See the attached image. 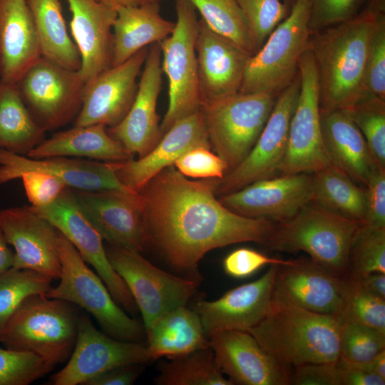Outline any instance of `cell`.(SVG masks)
Instances as JSON below:
<instances>
[{"label":"cell","mask_w":385,"mask_h":385,"mask_svg":"<svg viewBox=\"0 0 385 385\" xmlns=\"http://www.w3.org/2000/svg\"><path fill=\"white\" fill-rule=\"evenodd\" d=\"M360 224L311 201L289 220L275 225L267 246L281 252L303 251L316 263L346 276L350 244Z\"/></svg>","instance_id":"obj_5"},{"label":"cell","mask_w":385,"mask_h":385,"mask_svg":"<svg viewBox=\"0 0 385 385\" xmlns=\"http://www.w3.org/2000/svg\"><path fill=\"white\" fill-rule=\"evenodd\" d=\"M344 360L352 366L376 374L385 379V349L379 352L371 359L365 361L351 362Z\"/></svg>","instance_id":"obj_55"},{"label":"cell","mask_w":385,"mask_h":385,"mask_svg":"<svg viewBox=\"0 0 385 385\" xmlns=\"http://www.w3.org/2000/svg\"><path fill=\"white\" fill-rule=\"evenodd\" d=\"M161 59L160 43L150 44L129 111L118 125L107 128L113 139L138 158L149 153L163 135L156 111L162 83Z\"/></svg>","instance_id":"obj_21"},{"label":"cell","mask_w":385,"mask_h":385,"mask_svg":"<svg viewBox=\"0 0 385 385\" xmlns=\"http://www.w3.org/2000/svg\"><path fill=\"white\" fill-rule=\"evenodd\" d=\"M195 51L202 103L239 92L251 54L211 30L201 19Z\"/></svg>","instance_id":"obj_25"},{"label":"cell","mask_w":385,"mask_h":385,"mask_svg":"<svg viewBox=\"0 0 385 385\" xmlns=\"http://www.w3.org/2000/svg\"><path fill=\"white\" fill-rule=\"evenodd\" d=\"M322 140L330 163L365 188L374 167L361 131L343 110L320 111Z\"/></svg>","instance_id":"obj_29"},{"label":"cell","mask_w":385,"mask_h":385,"mask_svg":"<svg viewBox=\"0 0 385 385\" xmlns=\"http://www.w3.org/2000/svg\"><path fill=\"white\" fill-rule=\"evenodd\" d=\"M61 271L59 283L46 297L76 304L93 316L104 332L123 341L140 342L144 326L118 305L98 274L87 265L74 246L60 232L58 240Z\"/></svg>","instance_id":"obj_6"},{"label":"cell","mask_w":385,"mask_h":385,"mask_svg":"<svg viewBox=\"0 0 385 385\" xmlns=\"http://www.w3.org/2000/svg\"><path fill=\"white\" fill-rule=\"evenodd\" d=\"M151 361L146 344L123 341L99 331L89 317L78 315L77 338L66 365L51 377L54 385H83L111 369Z\"/></svg>","instance_id":"obj_15"},{"label":"cell","mask_w":385,"mask_h":385,"mask_svg":"<svg viewBox=\"0 0 385 385\" xmlns=\"http://www.w3.org/2000/svg\"><path fill=\"white\" fill-rule=\"evenodd\" d=\"M277 96L238 92L202 103L200 111L210 148L227 163V173L235 168L254 147Z\"/></svg>","instance_id":"obj_8"},{"label":"cell","mask_w":385,"mask_h":385,"mask_svg":"<svg viewBox=\"0 0 385 385\" xmlns=\"http://www.w3.org/2000/svg\"><path fill=\"white\" fill-rule=\"evenodd\" d=\"M307 0H297L289 15L247 61L239 92L277 96L299 73L311 35Z\"/></svg>","instance_id":"obj_7"},{"label":"cell","mask_w":385,"mask_h":385,"mask_svg":"<svg viewBox=\"0 0 385 385\" xmlns=\"http://www.w3.org/2000/svg\"><path fill=\"white\" fill-rule=\"evenodd\" d=\"M340 371L342 385H384L385 379L356 368L339 357L337 361Z\"/></svg>","instance_id":"obj_53"},{"label":"cell","mask_w":385,"mask_h":385,"mask_svg":"<svg viewBox=\"0 0 385 385\" xmlns=\"http://www.w3.org/2000/svg\"><path fill=\"white\" fill-rule=\"evenodd\" d=\"M366 93L385 101V14L372 34L365 70Z\"/></svg>","instance_id":"obj_45"},{"label":"cell","mask_w":385,"mask_h":385,"mask_svg":"<svg viewBox=\"0 0 385 385\" xmlns=\"http://www.w3.org/2000/svg\"><path fill=\"white\" fill-rule=\"evenodd\" d=\"M71 31L81 58L78 73L86 83L112 66L113 26L117 11L98 0H67Z\"/></svg>","instance_id":"obj_27"},{"label":"cell","mask_w":385,"mask_h":385,"mask_svg":"<svg viewBox=\"0 0 385 385\" xmlns=\"http://www.w3.org/2000/svg\"><path fill=\"white\" fill-rule=\"evenodd\" d=\"M30 171L54 175L75 190L135 191L119 181L112 162L65 156L35 159L0 149V185Z\"/></svg>","instance_id":"obj_24"},{"label":"cell","mask_w":385,"mask_h":385,"mask_svg":"<svg viewBox=\"0 0 385 385\" xmlns=\"http://www.w3.org/2000/svg\"><path fill=\"white\" fill-rule=\"evenodd\" d=\"M366 215L363 224L385 227V168L376 164L365 187Z\"/></svg>","instance_id":"obj_50"},{"label":"cell","mask_w":385,"mask_h":385,"mask_svg":"<svg viewBox=\"0 0 385 385\" xmlns=\"http://www.w3.org/2000/svg\"><path fill=\"white\" fill-rule=\"evenodd\" d=\"M177 170L185 177L193 178L222 179L227 173V165L210 148L197 147L192 148L173 164Z\"/></svg>","instance_id":"obj_46"},{"label":"cell","mask_w":385,"mask_h":385,"mask_svg":"<svg viewBox=\"0 0 385 385\" xmlns=\"http://www.w3.org/2000/svg\"><path fill=\"white\" fill-rule=\"evenodd\" d=\"M299 73L300 90L290 120L281 175L313 173L331 163L322 140L317 73L309 48L301 58Z\"/></svg>","instance_id":"obj_12"},{"label":"cell","mask_w":385,"mask_h":385,"mask_svg":"<svg viewBox=\"0 0 385 385\" xmlns=\"http://www.w3.org/2000/svg\"><path fill=\"white\" fill-rule=\"evenodd\" d=\"M162 361L158 385H233L219 370L210 346Z\"/></svg>","instance_id":"obj_36"},{"label":"cell","mask_w":385,"mask_h":385,"mask_svg":"<svg viewBox=\"0 0 385 385\" xmlns=\"http://www.w3.org/2000/svg\"><path fill=\"white\" fill-rule=\"evenodd\" d=\"M343 111L361 131L376 163L385 168V101L366 94Z\"/></svg>","instance_id":"obj_40"},{"label":"cell","mask_w":385,"mask_h":385,"mask_svg":"<svg viewBox=\"0 0 385 385\" xmlns=\"http://www.w3.org/2000/svg\"><path fill=\"white\" fill-rule=\"evenodd\" d=\"M117 11L121 8L138 6L150 2L149 0H98Z\"/></svg>","instance_id":"obj_57"},{"label":"cell","mask_w":385,"mask_h":385,"mask_svg":"<svg viewBox=\"0 0 385 385\" xmlns=\"http://www.w3.org/2000/svg\"><path fill=\"white\" fill-rule=\"evenodd\" d=\"M215 363L232 384L287 385V366L266 351L247 332L227 330L208 337Z\"/></svg>","instance_id":"obj_22"},{"label":"cell","mask_w":385,"mask_h":385,"mask_svg":"<svg viewBox=\"0 0 385 385\" xmlns=\"http://www.w3.org/2000/svg\"><path fill=\"white\" fill-rule=\"evenodd\" d=\"M384 349L385 333L355 322L344 320L339 334L340 357L351 362H362Z\"/></svg>","instance_id":"obj_42"},{"label":"cell","mask_w":385,"mask_h":385,"mask_svg":"<svg viewBox=\"0 0 385 385\" xmlns=\"http://www.w3.org/2000/svg\"><path fill=\"white\" fill-rule=\"evenodd\" d=\"M201 19L215 33L254 54L257 50L237 0H190Z\"/></svg>","instance_id":"obj_37"},{"label":"cell","mask_w":385,"mask_h":385,"mask_svg":"<svg viewBox=\"0 0 385 385\" xmlns=\"http://www.w3.org/2000/svg\"><path fill=\"white\" fill-rule=\"evenodd\" d=\"M292 260H284L269 257L247 247H240L228 254L223 260L225 273L235 278L247 277L266 265H285Z\"/></svg>","instance_id":"obj_49"},{"label":"cell","mask_w":385,"mask_h":385,"mask_svg":"<svg viewBox=\"0 0 385 385\" xmlns=\"http://www.w3.org/2000/svg\"><path fill=\"white\" fill-rule=\"evenodd\" d=\"M177 21L171 34L160 42L161 66L168 81V106L160 124L164 134L178 120L200 111L195 43L197 11L190 0H175Z\"/></svg>","instance_id":"obj_9"},{"label":"cell","mask_w":385,"mask_h":385,"mask_svg":"<svg viewBox=\"0 0 385 385\" xmlns=\"http://www.w3.org/2000/svg\"><path fill=\"white\" fill-rule=\"evenodd\" d=\"M220 180H192L173 165L138 191L148 247H154L181 276L198 283V264L207 252L244 242L267 245L276 225L225 207L215 197Z\"/></svg>","instance_id":"obj_1"},{"label":"cell","mask_w":385,"mask_h":385,"mask_svg":"<svg viewBox=\"0 0 385 385\" xmlns=\"http://www.w3.org/2000/svg\"><path fill=\"white\" fill-rule=\"evenodd\" d=\"M257 51L290 10L281 0H237Z\"/></svg>","instance_id":"obj_43"},{"label":"cell","mask_w":385,"mask_h":385,"mask_svg":"<svg viewBox=\"0 0 385 385\" xmlns=\"http://www.w3.org/2000/svg\"><path fill=\"white\" fill-rule=\"evenodd\" d=\"M368 8L378 12L384 13L385 0H371Z\"/></svg>","instance_id":"obj_58"},{"label":"cell","mask_w":385,"mask_h":385,"mask_svg":"<svg viewBox=\"0 0 385 385\" xmlns=\"http://www.w3.org/2000/svg\"><path fill=\"white\" fill-rule=\"evenodd\" d=\"M312 175V202L346 219L364 223L365 188L358 185L332 163Z\"/></svg>","instance_id":"obj_35"},{"label":"cell","mask_w":385,"mask_h":385,"mask_svg":"<svg viewBox=\"0 0 385 385\" xmlns=\"http://www.w3.org/2000/svg\"><path fill=\"white\" fill-rule=\"evenodd\" d=\"M277 267L270 265L257 280L233 288L216 300L196 302L193 310L206 336L227 330L247 332L259 324L273 302Z\"/></svg>","instance_id":"obj_23"},{"label":"cell","mask_w":385,"mask_h":385,"mask_svg":"<svg viewBox=\"0 0 385 385\" xmlns=\"http://www.w3.org/2000/svg\"><path fill=\"white\" fill-rule=\"evenodd\" d=\"M53 369L32 352L0 347V385H28Z\"/></svg>","instance_id":"obj_44"},{"label":"cell","mask_w":385,"mask_h":385,"mask_svg":"<svg viewBox=\"0 0 385 385\" xmlns=\"http://www.w3.org/2000/svg\"><path fill=\"white\" fill-rule=\"evenodd\" d=\"M299 90V73L292 83L278 95L271 114L251 151L220 180L216 194L222 195L235 192L254 182L274 177L279 173Z\"/></svg>","instance_id":"obj_14"},{"label":"cell","mask_w":385,"mask_h":385,"mask_svg":"<svg viewBox=\"0 0 385 385\" xmlns=\"http://www.w3.org/2000/svg\"><path fill=\"white\" fill-rule=\"evenodd\" d=\"M347 275L337 274L311 259L292 260L289 265H278L273 297L313 312L341 315Z\"/></svg>","instance_id":"obj_20"},{"label":"cell","mask_w":385,"mask_h":385,"mask_svg":"<svg viewBox=\"0 0 385 385\" xmlns=\"http://www.w3.org/2000/svg\"><path fill=\"white\" fill-rule=\"evenodd\" d=\"M349 265L355 277L385 274V227L360 224L350 244Z\"/></svg>","instance_id":"obj_39"},{"label":"cell","mask_w":385,"mask_h":385,"mask_svg":"<svg viewBox=\"0 0 385 385\" xmlns=\"http://www.w3.org/2000/svg\"><path fill=\"white\" fill-rule=\"evenodd\" d=\"M81 209L111 246L141 252L148 240L143 219V204L137 191L73 189Z\"/></svg>","instance_id":"obj_16"},{"label":"cell","mask_w":385,"mask_h":385,"mask_svg":"<svg viewBox=\"0 0 385 385\" xmlns=\"http://www.w3.org/2000/svg\"><path fill=\"white\" fill-rule=\"evenodd\" d=\"M343 322L341 315L313 312L273 297L268 313L247 332L287 366L335 363Z\"/></svg>","instance_id":"obj_3"},{"label":"cell","mask_w":385,"mask_h":385,"mask_svg":"<svg viewBox=\"0 0 385 385\" xmlns=\"http://www.w3.org/2000/svg\"><path fill=\"white\" fill-rule=\"evenodd\" d=\"M14 257V252L6 241L0 227V274L12 267Z\"/></svg>","instance_id":"obj_56"},{"label":"cell","mask_w":385,"mask_h":385,"mask_svg":"<svg viewBox=\"0 0 385 385\" xmlns=\"http://www.w3.org/2000/svg\"><path fill=\"white\" fill-rule=\"evenodd\" d=\"M78 318L66 301L31 295L11 315L0 335V343L7 349L32 352L54 367L71 355Z\"/></svg>","instance_id":"obj_4"},{"label":"cell","mask_w":385,"mask_h":385,"mask_svg":"<svg viewBox=\"0 0 385 385\" xmlns=\"http://www.w3.org/2000/svg\"><path fill=\"white\" fill-rule=\"evenodd\" d=\"M106 251L141 312L145 333L163 314L186 305L197 291L198 282L159 269L139 252L111 245Z\"/></svg>","instance_id":"obj_10"},{"label":"cell","mask_w":385,"mask_h":385,"mask_svg":"<svg viewBox=\"0 0 385 385\" xmlns=\"http://www.w3.org/2000/svg\"><path fill=\"white\" fill-rule=\"evenodd\" d=\"M37 31L42 56L73 71L81 66L80 52L71 38L60 0H25Z\"/></svg>","instance_id":"obj_34"},{"label":"cell","mask_w":385,"mask_h":385,"mask_svg":"<svg viewBox=\"0 0 385 385\" xmlns=\"http://www.w3.org/2000/svg\"><path fill=\"white\" fill-rule=\"evenodd\" d=\"M382 14L366 8L344 21L311 33L308 48L315 62L321 111L348 109L366 94V58Z\"/></svg>","instance_id":"obj_2"},{"label":"cell","mask_w":385,"mask_h":385,"mask_svg":"<svg viewBox=\"0 0 385 385\" xmlns=\"http://www.w3.org/2000/svg\"><path fill=\"white\" fill-rule=\"evenodd\" d=\"M26 156L35 159L55 156L86 158L108 162L133 158L131 153L108 134L107 127L100 123L73 125L58 131L45 138Z\"/></svg>","instance_id":"obj_30"},{"label":"cell","mask_w":385,"mask_h":385,"mask_svg":"<svg viewBox=\"0 0 385 385\" xmlns=\"http://www.w3.org/2000/svg\"><path fill=\"white\" fill-rule=\"evenodd\" d=\"M0 227L14 249L12 267L59 279L60 232L50 221L33 211L29 205L12 207L0 210Z\"/></svg>","instance_id":"obj_17"},{"label":"cell","mask_w":385,"mask_h":385,"mask_svg":"<svg viewBox=\"0 0 385 385\" xmlns=\"http://www.w3.org/2000/svg\"><path fill=\"white\" fill-rule=\"evenodd\" d=\"M197 147L211 149L201 111L178 120L143 158L112 163L119 181L138 192L159 172L173 165L186 151Z\"/></svg>","instance_id":"obj_26"},{"label":"cell","mask_w":385,"mask_h":385,"mask_svg":"<svg viewBox=\"0 0 385 385\" xmlns=\"http://www.w3.org/2000/svg\"><path fill=\"white\" fill-rule=\"evenodd\" d=\"M145 334L151 361L175 358L210 346L200 318L185 305L163 314Z\"/></svg>","instance_id":"obj_32"},{"label":"cell","mask_w":385,"mask_h":385,"mask_svg":"<svg viewBox=\"0 0 385 385\" xmlns=\"http://www.w3.org/2000/svg\"><path fill=\"white\" fill-rule=\"evenodd\" d=\"M341 315L344 320L355 322L385 333V299L364 289L351 274L347 275Z\"/></svg>","instance_id":"obj_41"},{"label":"cell","mask_w":385,"mask_h":385,"mask_svg":"<svg viewBox=\"0 0 385 385\" xmlns=\"http://www.w3.org/2000/svg\"><path fill=\"white\" fill-rule=\"evenodd\" d=\"M143 364H133L117 366L87 381L83 385H130L143 371Z\"/></svg>","instance_id":"obj_52"},{"label":"cell","mask_w":385,"mask_h":385,"mask_svg":"<svg viewBox=\"0 0 385 385\" xmlns=\"http://www.w3.org/2000/svg\"><path fill=\"white\" fill-rule=\"evenodd\" d=\"M53 280L37 272L14 267L0 274V335L19 306L31 295H46Z\"/></svg>","instance_id":"obj_38"},{"label":"cell","mask_w":385,"mask_h":385,"mask_svg":"<svg viewBox=\"0 0 385 385\" xmlns=\"http://www.w3.org/2000/svg\"><path fill=\"white\" fill-rule=\"evenodd\" d=\"M160 0H149L150 2L159 3Z\"/></svg>","instance_id":"obj_60"},{"label":"cell","mask_w":385,"mask_h":385,"mask_svg":"<svg viewBox=\"0 0 385 385\" xmlns=\"http://www.w3.org/2000/svg\"><path fill=\"white\" fill-rule=\"evenodd\" d=\"M46 133L31 115L17 83L0 81V149L26 156Z\"/></svg>","instance_id":"obj_33"},{"label":"cell","mask_w":385,"mask_h":385,"mask_svg":"<svg viewBox=\"0 0 385 385\" xmlns=\"http://www.w3.org/2000/svg\"><path fill=\"white\" fill-rule=\"evenodd\" d=\"M20 178L30 205L36 207L51 205L68 188L61 178L46 172L30 171Z\"/></svg>","instance_id":"obj_48"},{"label":"cell","mask_w":385,"mask_h":385,"mask_svg":"<svg viewBox=\"0 0 385 385\" xmlns=\"http://www.w3.org/2000/svg\"><path fill=\"white\" fill-rule=\"evenodd\" d=\"M354 277L364 289L385 299V274L374 272L361 277Z\"/></svg>","instance_id":"obj_54"},{"label":"cell","mask_w":385,"mask_h":385,"mask_svg":"<svg viewBox=\"0 0 385 385\" xmlns=\"http://www.w3.org/2000/svg\"><path fill=\"white\" fill-rule=\"evenodd\" d=\"M218 200L237 215L283 222L312 201V175L301 173L260 180Z\"/></svg>","instance_id":"obj_18"},{"label":"cell","mask_w":385,"mask_h":385,"mask_svg":"<svg viewBox=\"0 0 385 385\" xmlns=\"http://www.w3.org/2000/svg\"><path fill=\"white\" fill-rule=\"evenodd\" d=\"M291 384L295 385H342L340 371L335 363H310L294 366Z\"/></svg>","instance_id":"obj_51"},{"label":"cell","mask_w":385,"mask_h":385,"mask_svg":"<svg viewBox=\"0 0 385 385\" xmlns=\"http://www.w3.org/2000/svg\"><path fill=\"white\" fill-rule=\"evenodd\" d=\"M311 32L344 21L354 15L361 0H307Z\"/></svg>","instance_id":"obj_47"},{"label":"cell","mask_w":385,"mask_h":385,"mask_svg":"<svg viewBox=\"0 0 385 385\" xmlns=\"http://www.w3.org/2000/svg\"><path fill=\"white\" fill-rule=\"evenodd\" d=\"M175 23L165 19L159 3L121 8L113 26L112 66L120 64L140 50L169 36Z\"/></svg>","instance_id":"obj_31"},{"label":"cell","mask_w":385,"mask_h":385,"mask_svg":"<svg viewBox=\"0 0 385 385\" xmlns=\"http://www.w3.org/2000/svg\"><path fill=\"white\" fill-rule=\"evenodd\" d=\"M148 51L145 47L125 62L111 66L85 83L83 104L73 125H118L136 95L139 75Z\"/></svg>","instance_id":"obj_19"},{"label":"cell","mask_w":385,"mask_h":385,"mask_svg":"<svg viewBox=\"0 0 385 385\" xmlns=\"http://www.w3.org/2000/svg\"><path fill=\"white\" fill-rule=\"evenodd\" d=\"M42 56L25 0H0V81L17 83Z\"/></svg>","instance_id":"obj_28"},{"label":"cell","mask_w":385,"mask_h":385,"mask_svg":"<svg viewBox=\"0 0 385 385\" xmlns=\"http://www.w3.org/2000/svg\"><path fill=\"white\" fill-rule=\"evenodd\" d=\"M17 85L33 118L46 132L74 122L81 111L85 82L78 71L41 56Z\"/></svg>","instance_id":"obj_11"},{"label":"cell","mask_w":385,"mask_h":385,"mask_svg":"<svg viewBox=\"0 0 385 385\" xmlns=\"http://www.w3.org/2000/svg\"><path fill=\"white\" fill-rule=\"evenodd\" d=\"M30 208L50 221L102 279L117 304L134 314L137 305L125 283L111 266L103 238L83 213L73 189L66 188L51 205Z\"/></svg>","instance_id":"obj_13"},{"label":"cell","mask_w":385,"mask_h":385,"mask_svg":"<svg viewBox=\"0 0 385 385\" xmlns=\"http://www.w3.org/2000/svg\"><path fill=\"white\" fill-rule=\"evenodd\" d=\"M282 2L291 10L292 6L294 4L297 0H282Z\"/></svg>","instance_id":"obj_59"}]
</instances>
